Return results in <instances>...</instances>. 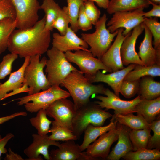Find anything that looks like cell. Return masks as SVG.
<instances>
[{"label": "cell", "mask_w": 160, "mask_h": 160, "mask_svg": "<svg viewBox=\"0 0 160 160\" xmlns=\"http://www.w3.org/2000/svg\"><path fill=\"white\" fill-rule=\"evenodd\" d=\"M29 91V88L28 86L26 84L23 83L21 87L17 88L12 91V92L7 94L3 99V100L20 93L24 92L28 93Z\"/></svg>", "instance_id": "cell-46"}, {"label": "cell", "mask_w": 160, "mask_h": 160, "mask_svg": "<svg viewBox=\"0 0 160 160\" xmlns=\"http://www.w3.org/2000/svg\"><path fill=\"white\" fill-rule=\"evenodd\" d=\"M52 126L49 130L51 134L49 136L50 139L55 141H65L69 140H76L77 137L70 130L58 124L54 121H52Z\"/></svg>", "instance_id": "cell-34"}, {"label": "cell", "mask_w": 160, "mask_h": 160, "mask_svg": "<svg viewBox=\"0 0 160 160\" xmlns=\"http://www.w3.org/2000/svg\"><path fill=\"white\" fill-rule=\"evenodd\" d=\"M146 76H159L160 65L155 64L151 66H145L136 64L134 68L126 76L124 80H137Z\"/></svg>", "instance_id": "cell-28"}, {"label": "cell", "mask_w": 160, "mask_h": 160, "mask_svg": "<svg viewBox=\"0 0 160 160\" xmlns=\"http://www.w3.org/2000/svg\"><path fill=\"white\" fill-rule=\"evenodd\" d=\"M9 153H6L4 159L5 160H25L20 155L15 153L10 148L8 149Z\"/></svg>", "instance_id": "cell-48"}, {"label": "cell", "mask_w": 160, "mask_h": 160, "mask_svg": "<svg viewBox=\"0 0 160 160\" xmlns=\"http://www.w3.org/2000/svg\"><path fill=\"white\" fill-rule=\"evenodd\" d=\"M36 116L29 119L31 125L37 130V134L41 135H47L49 132L50 125L52 121L47 117L45 110H39Z\"/></svg>", "instance_id": "cell-32"}, {"label": "cell", "mask_w": 160, "mask_h": 160, "mask_svg": "<svg viewBox=\"0 0 160 160\" xmlns=\"http://www.w3.org/2000/svg\"><path fill=\"white\" fill-rule=\"evenodd\" d=\"M67 6L64 7L63 9L69 16L70 19L71 28L75 32L79 29L77 25V20L79 9L85 0H66Z\"/></svg>", "instance_id": "cell-35"}, {"label": "cell", "mask_w": 160, "mask_h": 160, "mask_svg": "<svg viewBox=\"0 0 160 160\" xmlns=\"http://www.w3.org/2000/svg\"><path fill=\"white\" fill-rule=\"evenodd\" d=\"M70 23V19L67 14L63 8L59 12L54 22L52 27L58 30L61 35H64L66 32Z\"/></svg>", "instance_id": "cell-40"}, {"label": "cell", "mask_w": 160, "mask_h": 160, "mask_svg": "<svg viewBox=\"0 0 160 160\" xmlns=\"http://www.w3.org/2000/svg\"><path fill=\"white\" fill-rule=\"evenodd\" d=\"M123 28L118 29L116 37L113 44L100 59L103 64L112 72L121 70L124 67L121 58L120 49L122 44L127 35L122 34Z\"/></svg>", "instance_id": "cell-17"}, {"label": "cell", "mask_w": 160, "mask_h": 160, "mask_svg": "<svg viewBox=\"0 0 160 160\" xmlns=\"http://www.w3.org/2000/svg\"><path fill=\"white\" fill-rule=\"evenodd\" d=\"M14 137V135L10 132L7 133L4 137L0 135V160L1 155L7 153V151L5 148L6 145L9 141Z\"/></svg>", "instance_id": "cell-44"}, {"label": "cell", "mask_w": 160, "mask_h": 160, "mask_svg": "<svg viewBox=\"0 0 160 160\" xmlns=\"http://www.w3.org/2000/svg\"><path fill=\"white\" fill-rule=\"evenodd\" d=\"M150 4L153 6L152 9L147 12H145L143 14L144 17L149 18L152 17H160V4H155L151 1L147 0Z\"/></svg>", "instance_id": "cell-45"}, {"label": "cell", "mask_w": 160, "mask_h": 160, "mask_svg": "<svg viewBox=\"0 0 160 160\" xmlns=\"http://www.w3.org/2000/svg\"><path fill=\"white\" fill-rule=\"evenodd\" d=\"M18 56L16 54L10 53L4 56L0 63V79H4L7 76L10 74L12 64Z\"/></svg>", "instance_id": "cell-39"}, {"label": "cell", "mask_w": 160, "mask_h": 160, "mask_svg": "<svg viewBox=\"0 0 160 160\" xmlns=\"http://www.w3.org/2000/svg\"><path fill=\"white\" fill-rule=\"evenodd\" d=\"M70 95L68 92L59 86H51L48 89L16 99L19 100L18 106L24 105L26 110L31 113L37 112L39 110H45L55 101L62 98H68Z\"/></svg>", "instance_id": "cell-6"}, {"label": "cell", "mask_w": 160, "mask_h": 160, "mask_svg": "<svg viewBox=\"0 0 160 160\" xmlns=\"http://www.w3.org/2000/svg\"><path fill=\"white\" fill-rule=\"evenodd\" d=\"M126 160H158L160 159L159 150L142 148L129 152L123 158Z\"/></svg>", "instance_id": "cell-33"}, {"label": "cell", "mask_w": 160, "mask_h": 160, "mask_svg": "<svg viewBox=\"0 0 160 160\" xmlns=\"http://www.w3.org/2000/svg\"><path fill=\"white\" fill-rule=\"evenodd\" d=\"M144 30V23H141L127 35L121 45L120 55L123 65L134 64L143 65L135 50L136 41Z\"/></svg>", "instance_id": "cell-13"}, {"label": "cell", "mask_w": 160, "mask_h": 160, "mask_svg": "<svg viewBox=\"0 0 160 160\" xmlns=\"http://www.w3.org/2000/svg\"><path fill=\"white\" fill-rule=\"evenodd\" d=\"M144 8H139L131 11L116 12L106 24L108 30L113 33L121 28H124L122 34L126 36L135 27L143 22Z\"/></svg>", "instance_id": "cell-9"}, {"label": "cell", "mask_w": 160, "mask_h": 160, "mask_svg": "<svg viewBox=\"0 0 160 160\" xmlns=\"http://www.w3.org/2000/svg\"><path fill=\"white\" fill-rule=\"evenodd\" d=\"M1 0H0V1H1Z\"/></svg>", "instance_id": "cell-52"}, {"label": "cell", "mask_w": 160, "mask_h": 160, "mask_svg": "<svg viewBox=\"0 0 160 160\" xmlns=\"http://www.w3.org/2000/svg\"><path fill=\"white\" fill-rule=\"evenodd\" d=\"M58 147L50 152V160H90L74 140L65 141Z\"/></svg>", "instance_id": "cell-18"}, {"label": "cell", "mask_w": 160, "mask_h": 160, "mask_svg": "<svg viewBox=\"0 0 160 160\" xmlns=\"http://www.w3.org/2000/svg\"><path fill=\"white\" fill-rule=\"evenodd\" d=\"M16 28V21L10 17L0 20V55L7 48L10 37Z\"/></svg>", "instance_id": "cell-30"}, {"label": "cell", "mask_w": 160, "mask_h": 160, "mask_svg": "<svg viewBox=\"0 0 160 160\" xmlns=\"http://www.w3.org/2000/svg\"><path fill=\"white\" fill-rule=\"evenodd\" d=\"M16 12V28L24 29L33 26L39 20L40 5L38 0H10Z\"/></svg>", "instance_id": "cell-10"}, {"label": "cell", "mask_w": 160, "mask_h": 160, "mask_svg": "<svg viewBox=\"0 0 160 160\" xmlns=\"http://www.w3.org/2000/svg\"><path fill=\"white\" fill-rule=\"evenodd\" d=\"M112 116L95 102H89L76 109L72 123V132L78 139L89 125L102 126L106 120Z\"/></svg>", "instance_id": "cell-3"}, {"label": "cell", "mask_w": 160, "mask_h": 160, "mask_svg": "<svg viewBox=\"0 0 160 160\" xmlns=\"http://www.w3.org/2000/svg\"><path fill=\"white\" fill-rule=\"evenodd\" d=\"M47 53L48 59L45 72L51 86H59L72 71L78 70L68 61L65 53L53 47L48 49Z\"/></svg>", "instance_id": "cell-5"}, {"label": "cell", "mask_w": 160, "mask_h": 160, "mask_svg": "<svg viewBox=\"0 0 160 160\" xmlns=\"http://www.w3.org/2000/svg\"><path fill=\"white\" fill-rule=\"evenodd\" d=\"M116 127L118 131V142L106 159L108 160H119L129 152L133 151L129 133L130 129L117 122Z\"/></svg>", "instance_id": "cell-21"}, {"label": "cell", "mask_w": 160, "mask_h": 160, "mask_svg": "<svg viewBox=\"0 0 160 160\" xmlns=\"http://www.w3.org/2000/svg\"><path fill=\"white\" fill-rule=\"evenodd\" d=\"M135 110L137 115L141 116L150 124L160 115V97L151 100L141 99Z\"/></svg>", "instance_id": "cell-22"}, {"label": "cell", "mask_w": 160, "mask_h": 160, "mask_svg": "<svg viewBox=\"0 0 160 160\" xmlns=\"http://www.w3.org/2000/svg\"><path fill=\"white\" fill-rule=\"evenodd\" d=\"M150 5L147 0H111L106 9L108 14H112L117 12L131 11L141 8L144 9Z\"/></svg>", "instance_id": "cell-25"}, {"label": "cell", "mask_w": 160, "mask_h": 160, "mask_svg": "<svg viewBox=\"0 0 160 160\" xmlns=\"http://www.w3.org/2000/svg\"><path fill=\"white\" fill-rule=\"evenodd\" d=\"M104 95L106 96H96L95 98L100 101L94 102L102 108H105V111L113 109V116L135 112V108L141 100L139 95L131 100H122L108 88H106Z\"/></svg>", "instance_id": "cell-11"}, {"label": "cell", "mask_w": 160, "mask_h": 160, "mask_svg": "<svg viewBox=\"0 0 160 160\" xmlns=\"http://www.w3.org/2000/svg\"><path fill=\"white\" fill-rule=\"evenodd\" d=\"M95 2L100 7L107 9L108 6L109 0H85Z\"/></svg>", "instance_id": "cell-49"}, {"label": "cell", "mask_w": 160, "mask_h": 160, "mask_svg": "<svg viewBox=\"0 0 160 160\" xmlns=\"http://www.w3.org/2000/svg\"><path fill=\"white\" fill-rule=\"evenodd\" d=\"M92 25L85 13L83 4L80 8L77 20L78 29L83 31H88L92 28Z\"/></svg>", "instance_id": "cell-43"}, {"label": "cell", "mask_w": 160, "mask_h": 160, "mask_svg": "<svg viewBox=\"0 0 160 160\" xmlns=\"http://www.w3.org/2000/svg\"><path fill=\"white\" fill-rule=\"evenodd\" d=\"M22 66L16 71L11 73L9 79L0 85V101L3 100L5 95L11 91L21 87L24 81V72L29 64L30 57L25 58Z\"/></svg>", "instance_id": "cell-23"}, {"label": "cell", "mask_w": 160, "mask_h": 160, "mask_svg": "<svg viewBox=\"0 0 160 160\" xmlns=\"http://www.w3.org/2000/svg\"><path fill=\"white\" fill-rule=\"evenodd\" d=\"M117 121L111 119L110 123L105 126H96L89 125L85 129L82 143L80 145L81 151L85 150L88 146L96 140L97 137L103 133L115 127Z\"/></svg>", "instance_id": "cell-24"}, {"label": "cell", "mask_w": 160, "mask_h": 160, "mask_svg": "<svg viewBox=\"0 0 160 160\" xmlns=\"http://www.w3.org/2000/svg\"><path fill=\"white\" fill-rule=\"evenodd\" d=\"M118 131L116 127L100 135L99 138L87 147L86 154L90 160L100 157L106 159L111 146L118 140Z\"/></svg>", "instance_id": "cell-14"}, {"label": "cell", "mask_w": 160, "mask_h": 160, "mask_svg": "<svg viewBox=\"0 0 160 160\" xmlns=\"http://www.w3.org/2000/svg\"><path fill=\"white\" fill-rule=\"evenodd\" d=\"M143 23L148 28L153 37L154 47L160 49V23L157 18L145 17Z\"/></svg>", "instance_id": "cell-36"}, {"label": "cell", "mask_w": 160, "mask_h": 160, "mask_svg": "<svg viewBox=\"0 0 160 160\" xmlns=\"http://www.w3.org/2000/svg\"><path fill=\"white\" fill-rule=\"evenodd\" d=\"M33 143L24 150V153L28 158L26 160H42V155L47 160H50L48 148L50 146L58 147L60 143L49 139L47 134L41 135L33 133L32 135Z\"/></svg>", "instance_id": "cell-15"}, {"label": "cell", "mask_w": 160, "mask_h": 160, "mask_svg": "<svg viewBox=\"0 0 160 160\" xmlns=\"http://www.w3.org/2000/svg\"><path fill=\"white\" fill-rule=\"evenodd\" d=\"M85 13L93 25H95L99 20L101 14L99 9L95 5L94 2L85 1L84 3Z\"/></svg>", "instance_id": "cell-41"}, {"label": "cell", "mask_w": 160, "mask_h": 160, "mask_svg": "<svg viewBox=\"0 0 160 160\" xmlns=\"http://www.w3.org/2000/svg\"><path fill=\"white\" fill-rule=\"evenodd\" d=\"M47 114L55 122L72 132V123L76 109L73 103L67 98L54 101L45 109Z\"/></svg>", "instance_id": "cell-12"}, {"label": "cell", "mask_w": 160, "mask_h": 160, "mask_svg": "<svg viewBox=\"0 0 160 160\" xmlns=\"http://www.w3.org/2000/svg\"><path fill=\"white\" fill-rule=\"evenodd\" d=\"M152 76H146L140 80L137 93L141 99L151 100L160 96V83L156 81Z\"/></svg>", "instance_id": "cell-26"}, {"label": "cell", "mask_w": 160, "mask_h": 160, "mask_svg": "<svg viewBox=\"0 0 160 160\" xmlns=\"http://www.w3.org/2000/svg\"><path fill=\"white\" fill-rule=\"evenodd\" d=\"M140 80H123L120 87V93L127 98L134 97L138 92Z\"/></svg>", "instance_id": "cell-38"}, {"label": "cell", "mask_w": 160, "mask_h": 160, "mask_svg": "<svg viewBox=\"0 0 160 160\" xmlns=\"http://www.w3.org/2000/svg\"><path fill=\"white\" fill-rule=\"evenodd\" d=\"M150 129L153 134L150 138L146 147L149 149H160V115L150 124Z\"/></svg>", "instance_id": "cell-37"}, {"label": "cell", "mask_w": 160, "mask_h": 160, "mask_svg": "<svg viewBox=\"0 0 160 160\" xmlns=\"http://www.w3.org/2000/svg\"><path fill=\"white\" fill-rule=\"evenodd\" d=\"M15 8L10 0L0 1V20L6 18H16Z\"/></svg>", "instance_id": "cell-42"}, {"label": "cell", "mask_w": 160, "mask_h": 160, "mask_svg": "<svg viewBox=\"0 0 160 160\" xmlns=\"http://www.w3.org/2000/svg\"><path fill=\"white\" fill-rule=\"evenodd\" d=\"M150 128L141 129H130L129 135L133 151L142 148H146L151 136Z\"/></svg>", "instance_id": "cell-31"}, {"label": "cell", "mask_w": 160, "mask_h": 160, "mask_svg": "<svg viewBox=\"0 0 160 160\" xmlns=\"http://www.w3.org/2000/svg\"><path fill=\"white\" fill-rule=\"evenodd\" d=\"M45 16L32 27L15 30L9 41L7 49L20 58L36 55L47 51L51 40V31L45 30Z\"/></svg>", "instance_id": "cell-1"}, {"label": "cell", "mask_w": 160, "mask_h": 160, "mask_svg": "<svg viewBox=\"0 0 160 160\" xmlns=\"http://www.w3.org/2000/svg\"><path fill=\"white\" fill-rule=\"evenodd\" d=\"M52 44L53 47L64 53L68 51L88 50V45L76 35L71 27H69L64 35L53 33Z\"/></svg>", "instance_id": "cell-16"}, {"label": "cell", "mask_w": 160, "mask_h": 160, "mask_svg": "<svg viewBox=\"0 0 160 160\" xmlns=\"http://www.w3.org/2000/svg\"><path fill=\"white\" fill-rule=\"evenodd\" d=\"M27 115L26 112L20 111L17 112L11 115L0 117V125L14 118L19 116H26Z\"/></svg>", "instance_id": "cell-47"}, {"label": "cell", "mask_w": 160, "mask_h": 160, "mask_svg": "<svg viewBox=\"0 0 160 160\" xmlns=\"http://www.w3.org/2000/svg\"><path fill=\"white\" fill-rule=\"evenodd\" d=\"M40 56L36 55L30 57L29 63L24 71L23 83L29 87L28 95L47 90L51 86L43 71L47 59L44 56L40 60Z\"/></svg>", "instance_id": "cell-7"}, {"label": "cell", "mask_w": 160, "mask_h": 160, "mask_svg": "<svg viewBox=\"0 0 160 160\" xmlns=\"http://www.w3.org/2000/svg\"><path fill=\"white\" fill-rule=\"evenodd\" d=\"M65 54L68 61L76 64L80 71L88 79L94 76L100 70L110 73L112 72L100 59L94 57L89 49L79 50L74 52L68 51Z\"/></svg>", "instance_id": "cell-8"}, {"label": "cell", "mask_w": 160, "mask_h": 160, "mask_svg": "<svg viewBox=\"0 0 160 160\" xmlns=\"http://www.w3.org/2000/svg\"><path fill=\"white\" fill-rule=\"evenodd\" d=\"M144 27L145 36L139 47L138 55L144 66L160 65V49H156L153 47L152 35L144 23Z\"/></svg>", "instance_id": "cell-19"}, {"label": "cell", "mask_w": 160, "mask_h": 160, "mask_svg": "<svg viewBox=\"0 0 160 160\" xmlns=\"http://www.w3.org/2000/svg\"><path fill=\"white\" fill-rule=\"evenodd\" d=\"M152 2L157 4H160V0H148Z\"/></svg>", "instance_id": "cell-50"}, {"label": "cell", "mask_w": 160, "mask_h": 160, "mask_svg": "<svg viewBox=\"0 0 160 160\" xmlns=\"http://www.w3.org/2000/svg\"><path fill=\"white\" fill-rule=\"evenodd\" d=\"M107 16L104 14L95 25V30L91 33H82L81 38L90 47L93 56L100 59L111 45L118 30L111 33L106 28Z\"/></svg>", "instance_id": "cell-4"}, {"label": "cell", "mask_w": 160, "mask_h": 160, "mask_svg": "<svg viewBox=\"0 0 160 160\" xmlns=\"http://www.w3.org/2000/svg\"><path fill=\"white\" fill-rule=\"evenodd\" d=\"M1 84V83L0 82V85Z\"/></svg>", "instance_id": "cell-51"}, {"label": "cell", "mask_w": 160, "mask_h": 160, "mask_svg": "<svg viewBox=\"0 0 160 160\" xmlns=\"http://www.w3.org/2000/svg\"><path fill=\"white\" fill-rule=\"evenodd\" d=\"M40 8L45 13L46 20L44 28L45 30L52 31L53 29V23L62 8L54 0H43Z\"/></svg>", "instance_id": "cell-29"}, {"label": "cell", "mask_w": 160, "mask_h": 160, "mask_svg": "<svg viewBox=\"0 0 160 160\" xmlns=\"http://www.w3.org/2000/svg\"><path fill=\"white\" fill-rule=\"evenodd\" d=\"M60 85L68 90L76 109L89 103L93 95L104 94L106 89L102 84H93L79 70L72 71Z\"/></svg>", "instance_id": "cell-2"}, {"label": "cell", "mask_w": 160, "mask_h": 160, "mask_svg": "<svg viewBox=\"0 0 160 160\" xmlns=\"http://www.w3.org/2000/svg\"><path fill=\"white\" fill-rule=\"evenodd\" d=\"M112 118L115 119L119 123L132 129L138 130L150 128V124L140 115H134L133 113L123 115H113Z\"/></svg>", "instance_id": "cell-27"}, {"label": "cell", "mask_w": 160, "mask_h": 160, "mask_svg": "<svg viewBox=\"0 0 160 160\" xmlns=\"http://www.w3.org/2000/svg\"><path fill=\"white\" fill-rule=\"evenodd\" d=\"M136 65L129 64L126 68L108 74H105L99 70L94 76L88 79L92 83L102 82L107 84L113 90L114 93L119 97L120 87L124 78L134 68Z\"/></svg>", "instance_id": "cell-20"}]
</instances>
